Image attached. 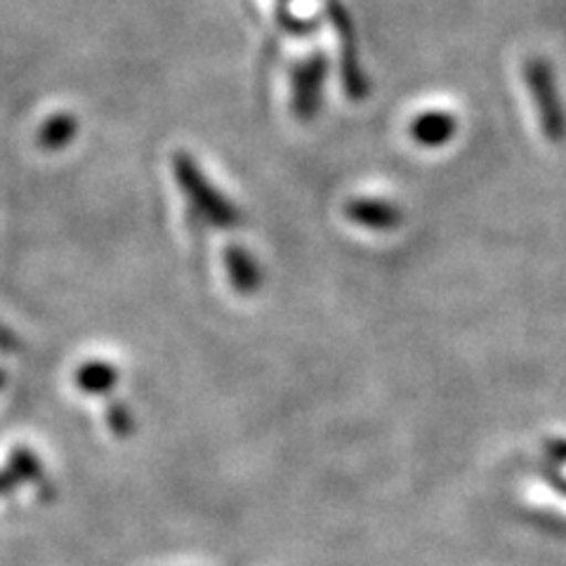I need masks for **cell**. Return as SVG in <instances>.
<instances>
[{"label":"cell","mask_w":566,"mask_h":566,"mask_svg":"<svg viewBox=\"0 0 566 566\" xmlns=\"http://www.w3.org/2000/svg\"><path fill=\"white\" fill-rule=\"evenodd\" d=\"M345 218L357 227L370 229V232H395L403 220V212L387 199L359 197L345 203Z\"/></svg>","instance_id":"obj_5"},{"label":"cell","mask_w":566,"mask_h":566,"mask_svg":"<svg viewBox=\"0 0 566 566\" xmlns=\"http://www.w3.org/2000/svg\"><path fill=\"white\" fill-rule=\"evenodd\" d=\"M172 170L175 180L191 203L193 212H199L208 224L216 229H234L241 224L239 206L212 185L210 177L203 172V168L191 154L177 151L172 156Z\"/></svg>","instance_id":"obj_1"},{"label":"cell","mask_w":566,"mask_h":566,"mask_svg":"<svg viewBox=\"0 0 566 566\" xmlns=\"http://www.w3.org/2000/svg\"><path fill=\"white\" fill-rule=\"evenodd\" d=\"M224 268L229 274V283L241 295H255L262 289V270L255 255L248 248L232 243L224 251Z\"/></svg>","instance_id":"obj_7"},{"label":"cell","mask_w":566,"mask_h":566,"mask_svg":"<svg viewBox=\"0 0 566 566\" xmlns=\"http://www.w3.org/2000/svg\"><path fill=\"white\" fill-rule=\"evenodd\" d=\"M524 83L536 104L541 130L547 142L562 145L566 142V106L559 95V85L553 64L536 55L524 62Z\"/></svg>","instance_id":"obj_2"},{"label":"cell","mask_w":566,"mask_h":566,"mask_svg":"<svg viewBox=\"0 0 566 566\" xmlns=\"http://www.w3.org/2000/svg\"><path fill=\"white\" fill-rule=\"evenodd\" d=\"M328 69V57L318 50L295 64L291 78V106L293 116L300 123H312L318 116V112H322Z\"/></svg>","instance_id":"obj_4"},{"label":"cell","mask_w":566,"mask_h":566,"mask_svg":"<svg viewBox=\"0 0 566 566\" xmlns=\"http://www.w3.org/2000/svg\"><path fill=\"white\" fill-rule=\"evenodd\" d=\"M458 133V118L444 109H428L416 116L409 126V135L416 145L424 149H439L449 145Z\"/></svg>","instance_id":"obj_6"},{"label":"cell","mask_w":566,"mask_h":566,"mask_svg":"<svg viewBox=\"0 0 566 566\" xmlns=\"http://www.w3.org/2000/svg\"><path fill=\"white\" fill-rule=\"evenodd\" d=\"M326 10L331 17V24L335 29V35H338V48H340V76H343V87L352 102H364L368 97V78L361 64V50H359V39H357V29H354V22L349 12L340 0H326Z\"/></svg>","instance_id":"obj_3"},{"label":"cell","mask_w":566,"mask_h":566,"mask_svg":"<svg viewBox=\"0 0 566 566\" xmlns=\"http://www.w3.org/2000/svg\"><path fill=\"white\" fill-rule=\"evenodd\" d=\"M76 128H78V123L74 116H69V114L52 116L41 128V145L45 149H60L74 139Z\"/></svg>","instance_id":"obj_10"},{"label":"cell","mask_w":566,"mask_h":566,"mask_svg":"<svg viewBox=\"0 0 566 566\" xmlns=\"http://www.w3.org/2000/svg\"><path fill=\"white\" fill-rule=\"evenodd\" d=\"M31 480H41V463L27 449L14 451L10 468L6 472H0V493H6L14 484L31 482Z\"/></svg>","instance_id":"obj_8"},{"label":"cell","mask_w":566,"mask_h":566,"mask_svg":"<svg viewBox=\"0 0 566 566\" xmlns=\"http://www.w3.org/2000/svg\"><path fill=\"white\" fill-rule=\"evenodd\" d=\"M547 449H551V453H553L555 458L566 460V441H564V439H562V441H551V444H547Z\"/></svg>","instance_id":"obj_12"},{"label":"cell","mask_w":566,"mask_h":566,"mask_svg":"<svg viewBox=\"0 0 566 566\" xmlns=\"http://www.w3.org/2000/svg\"><path fill=\"white\" fill-rule=\"evenodd\" d=\"M551 484H553L555 489H559V493L566 495V480H562L559 474H551Z\"/></svg>","instance_id":"obj_13"},{"label":"cell","mask_w":566,"mask_h":566,"mask_svg":"<svg viewBox=\"0 0 566 566\" xmlns=\"http://www.w3.org/2000/svg\"><path fill=\"white\" fill-rule=\"evenodd\" d=\"M81 389L85 392H93V395H104L109 392L112 387H116L118 382V370L112 364H104V361H91L78 368V376H76Z\"/></svg>","instance_id":"obj_9"},{"label":"cell","mask_w":566,"mask_h":566,"mask_svg":"<svg viewBox=\"0 0 566 566\" xmlns=\"http://www.w3.org/2000/svg\"><path fill=\"white\" fill-rule=\"evenodd\" d=\"M109 416V424H112V430L118 434V437H128L133 430H135V422H133V416H130V411L126 409V406L123 403H114L109 411H106Z\"/></svg>","instance_id":"obj_11"},{"label":"cell","mask_w":566,"mask_h":566,"mask_svg":"<svg viewBox=\"0 0 566 566\" xmlns=\"http://www.w3.org/2000/svg\"><path fill=\"white\" fill-rule=\"evenodd\" d=\"M279 3H283V6H289V3H291V0H279Z\"/></svg>","instance_id":"obj_14"},{"label":"cell","mask_w":566,"mask_h":566,"mask_svg":"<svg viewBox=\"0 0 566 566\" xmlns=\"http://www.w3.org/2000/svg\"><path fill=\"white\" fill-rule=\"evenodd\" d=\"M3 380H6V378H3V374H0V387H3Z\"/></svg>","instance_id":"obj_15"}]
</instances>
